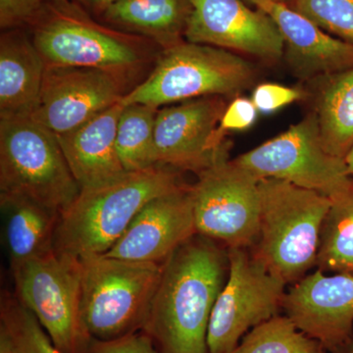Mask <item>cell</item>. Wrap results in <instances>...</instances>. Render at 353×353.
<instances>
[{"mask_svg": "<svg viewBox=\"0 0 353 353\" xmlns=\"http://www.w3.org/2000/svg\"><path fill=\"white\" fill-rule=\"evenodd\" d=\"M196 176L189 189L197 234L228 250H250L259 234L260 179L230 158Z\"/></svg>", "mask_w": 353, "mask_h": 353, "instance_id": "10", "label": "cell"}, {"mask_svg": "<svg viewBox=\"0 0 353 353\" xmlns=\"http://www.w3.org/2000/svg\"><path fill=\"white\" fill-rule=\"evenodd\" d=\"M80 190L57 134L32 117L0 119V196L24 197L61 214Z\"/></svg>", "mask_w": 353, "mask_h": 353, "instance_id": "6", "label": "cell"}, {"mask_svg": "<svg viewBox=\"0 0 353 353\" xmlns=\"http://www.w3.org/2000/svg\"><path fill=\"white\" fill-rule=\"evenodd\" d=\"M46 65L25 32L7 30L0 38V119L32 117Z\"/></svg>", "mask_w": 353, "mask_h": 353, "instance_id": "19", "label": "cell"}, {"mask_svg": "<svg viewBox=\"0 0 353 353\" xmlns=\"http://www.w3.org/2000/svg\"><path fill=\"white\" fill-rule=\"evenodd\" d=\"M123 108L119 102L78 129L57 136L81 190L110 182L127 173L116 148L118 122Z\"/></svg>", "mask_w": 353, "mask_h": 353, "instance_id": "18", "label": "cell"}, {"mask_svg": "<svg viewBox=\"0 0 353 353\" xmlns=\"http://www.w3.org/2000/svg\"><path fill=\"white\" fill-rule=\"evenodd\" d=\"M257 110L252 99L236 97L228 104L226 110L221 118L215 132V141L222 145L228 143L227 134L230 132L243 131L254 124L257 118Z\"/></svg>", "mask_w": 353, "mask_h": 353, "instance_id": "28", "label": "cell"}, {"mask_svg": "<svg viewBox=\"0 0 353 353\" xmlns=\"http://www.w3.org/2000/svg\"><path fill=\"white\" fill-rule=\"evenodd\" d=\"M245 1L250 2V3L254 4L255 0H245Z\"/></svg>", "mask_w": 353, "mask_h": 353, "instance_id": "39", "label": "cell"}, {"mask_svg": "<svg viewBox=\"0 0 353 353\" xmlns=\"http://www.w3.org/2000/svg\"><path fill=\"white\" fill-rule=\"evenodd\" d=\"M290 6L324 31L353 43V0H292Z\"/></svg>", "mask_w": 353, "mask_h": 353, "instance_id": "27", "label": "cell"}, {"mask_svg": "<svg viewBox=\"0 0 353 353\" xmlns=\"http://www.w3.org/2000/svg\"><path fill=\"white\" fill-rule=\"evenodd\" d=\"M46 3V0H0V27L7 31L31 25Z\"/></svg>", "mask_w": 353, "mask_h": 353, "instance_id": "29", "label": "cell"}, {"mask_svg": "<svg viewBox=\"0 0 353 353\" xmlns=\"http://www.w3.org/2000/svg\"><path fill=\"white\" fill-rule=\"evenodd\" d=\"M196 234L189 185L183 183L148 202L105 255L162 265Z\"/></svg>", "mask_w": 353, "mask_h": 353, "instance_id": "16", "label": "cell"}, {"mask_svg": "<svg viewBox=\"0 0 353 353\" xmlns=\"http://www.w3.org/2000/svg\"><path fill=\"white\" fill-rule=\"evenodd\" d=\"M67 1V0H46V2H63Z\"/></svg>", "mask_w": 353, "mask_h": 353, "instance_id": "37", "label": "cell"}, {"mask_svg": "<svg viewBox=\"0 0 353 353\" xmlns=\"http://www.w3.org/2000/svg\"><path fill=\"white\" fill-rule=\"evenodd\" d=\"M0 353H12L4 336H0Z\"/></svg>", "mask_w": 353, "mask_h": 353, "instance_id": "35", "label": "cell"}, {"mask_svg": "<svg viewBox=\"0 0 353 353\" xmlns=\"http://www.w3.org/2000/svg\"><path fill=\"white\" fill-rule=\"evenodd\" d=\"M345 164H347L348 173L353 179V146L350 152L347 153V157L345 158Z\"/></svg>", "mask_w": 353, "mask_h": 353, "instance_id": "34", "label": "cell"}, {"mask_svg": "<svg viewBox=\"0 0 353 353\" xmlns=\"http://www.w3.org/2000/svg\"><path fill=\"white\" fill-rule=\"evenodd\" d=\"M330 353H353V338L345 345H341Z\"/></svg>", "mask_w": 353, "mask_h": 353, "instance_id": "33", "label": "cell"}, {"mask_svg": "<svg viewBox=\"0 0 353 353\" xmlns=\"http://www.w3.org/2000/svg\"><path fill=\"white\" fill-rule=\"evenodd\" d=\"M324 79L313 111L325 150L345 159L353 146V69Z\"/></svg>", "mask_w": 353, "mask_h": 353, "instance_id": "22", "label": "cell"}, {"mask_svg": "<svg viewBox=\"0 0 353 353\" xmlns=\"http://www.w3.org/2000/svg\"><path fill=\"white\" fill-rule=\"evenodd\" d=\"M80 260L83 319L92 338L111 341L143 331L162 265L105 254Z\"/></svg>", "mask_w": 353, "mask_h": 353, "instance_id": "7", "label": "cell"}, {"mask_svg": "<svg viewBox=\"0 0 353 353\" xmlns=\"http://www.w3.org/2000/svg\"><path fill=\"white\" fill-rule=\"evenodd\" d=\"M187 41L243 53L267 62L284 57L285 41L273 19L243 0H190Z\"/></svg>", "mask_w": 353, "mask_h": 353, "instance_id": "14", "label": "cell"}, {"mask_svg": "<svg viewBox=\"0 0 353 353\" xmlns=\"http://www.w3.org/2000/svg\"><path fill=\"white\" fill-rule=\"evenodd\" d=\"M318 353H327V350H325V348L322 347L321 348H320V350H319V352H318Z\"/></svg>", "mask_w": 353, "mask_h": 353, "instance_id": "38", "label": "cell"}, {"mask_svg": "<svg viewBox=\"0 0 353 353\" xmlns=\"http://www.w3.org/2000/svg\"><path fill=\"white\" fill-rule=\"evenodd\" d=\"M126 81L110 72L46 66L32 118L53 134H67L119 103Z\"/></svg>", "mask_w": 353, "mask_h": 353, "instance_id": "13", "label": "cell"}, {"mask_svg": "<svg viewBox=\"0 0 353 353\" xmlns=\"http://www.w3.org/2000/svg\"><path fill=\"white\" fill-rule=\"evenodd\" d=\"M157 112V108L145 104H130L123 108L118 122L116 148L127 172L146 170L158 165L154 145Z\"/></svg>", "mask_w": 353, "mask_h": 353, "instance_id": "23", "label": "cell"}, {"mask_svg": "<svg viewBox=\"0 0 353 353\" xmlns=\"http://www.w3.org/2000/svg\"><path fill=\"white\" fill-rule=\"evenodd\" d=\"M0 206L10 270L54 250L59 213L20 196H0Z\"/></svg>", "mask_w": 353, "mask_h": 353, "instance_id": "20", "label": "cell"}, {"mask_svg": "<svg viewBox=\"0 0 353 353\" xmlns=\"http://www.w3.org/2000/svg\"><path fill=\"white\" fill-rule=\"evenodd\" d=\"M15 294L64 353H87L92 338L83 319L82 266L51 250L11 269Z\"/></svg>", "mask_w": 353, "mask_h": 353, "instance_id": "8", "label": "cell"}, {"mask_svg": "<svg viewBox=\"0 0 353 353\" xmlns=\"http://www.w3.org/2000/svg\"><path fill=\"white\" fill-rule=\"evenodd\" d=\"M285 315L332 352L353 338V275L326 276L317 269L285 292Z\"/></svg>", "mask_w": 353, "mask_h": 353, "instance_id": "15", "label": "cell"}, {"mask_svg": "<svg viewBox=\"0 0 353 353\" xmlns=\"http://www.w3.org/2000/svg\"><path fill=\"white\" fill-rule=\"evenodd\" d=\"M272 1L275 2H282V3L288 4V1H292V0H272Z\"/></svg>", "mask_w": 353, "mask_h": 353, "instance_id": "36", "label": "cell"}, {"mask_svg": "<svg viewBox=\"0 0 353 353\" xmlns=\"http://www.w3.org/2000/svg\"><path fill=\"white\" fill-rule=\"evenodd\" d=\"M317 267L353 275V189L333 201L323 224Z\"/></svg>", "mask_w": 353, "mask_h": 353, "instance_id": "24", "label": "cell"}, {"mask_svg": "<svg viewBox=\"0 0 353 353\" xmlns=\"http://www.w3.org/2000/svg\"><path fill=\"white\" fill-rule=\"evenodd\" d=\"M190 0H118L102 14L106 22L148 37L164 48L182 41Z\"/></svg>", "mask_w": 353, "mask_h": 353, "instance_id": "21", "label": "cell"}, {"mask_svg": "<svg viewBox=\"0 0 353 353\" xmlns=\"http://www.w3.org/2000/svg\"><path fill=\"white\" fill-rule=\"evenodd\" d=\"M87 353H159L145 332L127 334L111 341L92 339Z\"/></svg>", "mask_w": 353, "mask_h": 353, "instance_id": "31", "label": "cell"}, {"mask_svg": "<svg viewBox=\"0 0 353 353\" xmlns=\"http://www.w3.org/2000/svg\"><path fill=\"white\" fill-rule=\"evenodd\" d=\"M228 274V248L199 234L162 264L143 328L158 352L209 353V322Z\"/></svg>", "mask_w": 353, "mask_h": 353, "instance_id": "1", "label": "cell"}, {"mask_svg": "<svg viewBox=\"0 0 353 353\" xmlns=\"http://www.w3.org/2000/svg\"><path fill=\"white\" fill-rule=\"evenodd\" d=\"M31 25L46 66L103 70L127 81L148 57L143 41L99 24L68 0L46 2Z\"/></svg>", "mask_w": 353, "mask_h": 353, "instance_id": "4", "label": "cell"}, {"mask_svg": "<svg viewBox=\"0 0 353 353\" xmlns=\"http://www.w3.org/2000/svg\"><path fill=\"white\" fill-rule=\"evenodd\" d=\"M260 179L287 181L336 201L353 189L345 159L325 150L314 111L287 131L233 159Z\"/></svg>", "mask_w": 353, "mask_h": 353, "instance_id": "9", "label": "cell"}, {"mask_svg": "<svg viewBox=\"0 0 353 353\" xmlns=\"http://www.w3.org/2000/svg\"><path fill=\"white\" fill-rule=\"evenodd\" d=\"M259 234L252 256L285 284L317 267L320 236L333 199L279 179H261Z\"/></svg>", "mask_w": 353, "mask_h": 353, "instance_id": "3", "label": "cell"}, {"mask_svg": "<svg viewBox=\"0 0 353 353\" xmlns=\"http://www.w3.org/2000/svg\"><path fill=\"white\" fill-rule=\"evenodd\" d=\"M0 336L12 353H64L15 294L4 292L0 303Z\"/></svg>", "mask_w": 353, "mask_h": 353, "instance_id": "25", "label": "cell"}, {"mask_svg": "<svg viewBox=\"0 0 353 353\" xmlns=\"http://www.w3.org/2000/svg\"><path fill=\"white\" fill-rule=\"evenodd\" d=\"M75 1L88 12L102 15L111 4L118 0H75Z\"/></svg>", "mask_w": 353, "mask_h": 353, "instance_id": "32", "label": "cell"}, {"mask_svg": "<svg viewBox=\"0 0 353 353\" xmlns=\"http://www.w3.org/2000/svg\"><path fill=\"white\" fill-rule=\"evenodd\" d=\"M255 79L254 65L241 55L208 44L182 41L164 48L152 73L120 102L123 106L145 104L158 109L210 95L236 97Z\"/></svg>", "mask_w": 353, "mask_h": 353, "instance_id": "5", "label": "cell"}, {"mask_svg": "<svg viewBox=\"0 0 353 353\" xmlns=\"http://www.w3.org/2000/svg\"><path fill=\"white\" fill-rule=\"evenodd\" d=\"M183 185L179 171L157 165L82 189L59 216L53 248L79 259L105 254L148 202Z\"/></svg>", "mask_w": 353, "mask_h": 353, "instance_id": "2", "label": "cell"}, {"mask_svg": "<svg viewBox=\"0 0 353 353\" xmlns=\"http://www.w3.org/2000/svg\"><path fill=\"white\" fill-rule=\"evenodd\" d=\"M229 274L216 299L208 333L209 353H231L246 333L283 310L285 283L246 248H230Z\"/></svg>", "mask_w": 353, "mask_h": 353, "instance_id": "11", "label": "cell"}, {"mask_svg": "<svg viewBox=\"0 0 353 353\" xmlns=\"http://www.w3.org/2000/svg\"><path fill=\"white\" fill-rule=\"evenodd\" d=\"M228 104L210 95L158 110L154 127L158 165L197 174L229 159L232 143L219 145L215 132Z\"/></svg>", "mask_w": 353, "mask_h": 353, "instance_id": "12", "label": "cell"}, {"mask_svg": "<svg viewBox=\"0 0 353 353\" xmlns=\"http://www.w3.org/2000/svg\"><path fill=\"white\" fill-rule=\"evenodd\" d=\"M321 347L287 315L279 314L250 330L231 353H318Z\"/></svg>", "mask_w": 353, "mask_h": 353, "instance_id": "26", "label": "cell"}, {"mask_svg": "<svg viewBox=\"0 0 353 353\" xmlns=\"http://www.w3.org/2000/svg\"><path fill=\"white\" fill-rule=\"evenodd\" d=\"M304 92L299 88L285 87L277 83H261L255 88L252 101L257 110L270 113L292 102L301 101Z\"/></svg>", "mask_w": 353, "mask_h": 353, "instance_id": "30", "label": "cell"}, {"mask_svg": "<svg viewBox=\"0 0 353 353\" xmlns=\"http://www.w3.org/2000/svg\"><path fill=\"white\" fill-rule=\"evenodd\" d=\"M277 25L288 67L301 80L325 78L353 69V43L334 38L288 4L255 0Z\"/></svg>", "mask_w": 353, "mask_h": 353, "instance_id": "17", "label": "cell"}]
</instances>
